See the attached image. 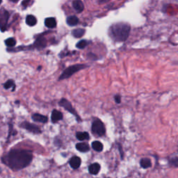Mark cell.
I'll return each mask as SVG.
<instances>
[{
  "instance_id": "cell-1",
  "label": "cell",
  "mask_w": 178,
  "mask_h": 178,
  "mask_svg": "<svg viewBox=\"0 0 178 178\" xmlns=\"http://www.w3.org/2000/svg\"><path fill=\"white\" fill-rule=\"evenodd\" d=\"M32 153L26 150H13L7 157V164L13 170H20L27 167L32 160Z\"/></svg>"
},
{
  "instance_id": "cell-2",
  "label": "cell",
  "mask_w": 178,
  "mask_h": 178,
  "mask_svg": "<svg viewBox=\"0 0 178 178\" xmlns=\"http://www.w3.org/2000/svg\"><path fill=\"white\" fill-rule=\"evenodd\" d=\"M131 27L129 24L118 23L111 25L109 28V33L114 41L124 42L130 35Z\"/></svg>"
},
{
  "instance_id": "cell-3",
  "label": "cell",
  "mask_w": 178,
  "mask_h": 178,
  "mask_svg": "<svg viewBox=\"0 0 178 178\" xmlns=\"http://www.w3.org/2000/svg\"><path fill=\"white\" fill-rule=\"evenodd\" d=\"M88 67V65H86L85 64H76L74 65H71V66L67 68L63 73H61L58 78V80H64L65 79H68V78L70 77L71 76H73L74 74H75L77 72H79L80 70H82L83 69H85Z\"/></svg>"
},
{
  "instance_id": "cell-4",
  "label": "cell",
  "mask_w": 178,
  "mask_h": 178,
  "mask_svg": "<svg viewBox=\"0 0 178 178\" xmlns=\"http://www.w3.org/2000/svg\"><path fill=\"white\" fill-rule=\"evenodd\" d=\"M92 132L96 136H104L106 132L104 125L99 119H95L92 125Z\"/></svg>"
},
{
  "instance_id": "cell-5",
  "label": "cell",
  "mask_w": 178,
  "mask_h": 178,
  "mask_svg": "<svg viewBox=\"0 0 178 178\" xmlns=\"http://www.w3.org/2000/svg\"><path fill=\"white\" fill-rule=\"evenodd\" d=\"M58 104H59V105L61 106V107H64L65 109V110H67L68 111H69L70 113H71L72 114H73L74 115H75L77 119L80 120V118L79 116V115H78L77 113L76 112L75 109L73 108V107L71 104V103L69 101H68V99H65V98L61 99V100H60V102H59Z\"/></svg>"
},
{
  "instance_id": "cell-6",
  "label": "cell",
  "mask_w": 178,
  "mask_h": 178,
  "mask_svg": "<svg viewBox=\"0 0 178 178\" xmlns=\"http://www.w3.org/2000/svg\"><path fill=\"white\" fill-rule=\"evenodd\" d=\"M8 18L9 14L7 11L2 10L0 11V29H2V32H4L6 30Z\"/></svg>"
},
{
  "instance_id": "cell-7",
  "label": "cell",
  "mask_w": 178,
  "mask_h": 178,
  "mask_svg": "<svg viewBox=\"0 0 178 178\" xmlns=\"http://www.w3.org/2000/svg\"><path fill=\"white\" fill-rule=\"evenodd\" d=\"M22 127L24 128V129L27 130L28 131H29L35 134H39L41 132V131H40V128L38 126L36 125L27 123V122H24V123L22 124Z\"/></svg>"
},
{
  "instance_id": "cell-8",
  "label": "cell",
  "mask_w": 178,
  "mask_h": 178,
  "mask_svg": "<svg viewBox=\"0 0 178 178\" xmlns=\"http://www.w3.org/2000/svg\"><path fill=\"white\" fill-rule=\"evenodd\" d=\"M47 45V41L45 38H43V36L38 37L37 40L34 43V44L32 45L33 48H36L38 49H40L45 48Z\"/></svg>"
},
{
  "instance_id": "cell-9",
  "label": "cell",
  "mask_w": 178,
  "mask_h": 178,
  "mask_svg": "<svg viewBox=\"0 0 178 178\" xmlns=\"http://www.w3.org/2000/svg\"><path fill=\"white\" fill-rule=\"evenodd\" d=\"M62 119H63V114H62L61 111L56 110V109L52 111L51 120L53 123H57V122L61 120Z\"/></svg>"
},
{
  "instance_id": "cell-10",
  "label": "cell",
  "mask_w": 178,
  "mask_h": 178,
  "mask_svg": "<svg viewBox=\"0 0 178 178\" xmlns=\"http://www.w3.org/2000/svg\"><path fill=\"white\" fill-rule=\"evenodd\" d=\"M82 163V161H81V159L78 157H72L70 161L69 164L70 165V166L73 168V169H77V168H79Z\"/></svg>"
},
{
  "instance_id": "cell-11",
  "label": "cell",
  "mask_w": 178,
  "mask_h": 178,
  "mask_svg": "<svg viewBox=\"0 0 178 178\" xmlns=\"http://www.w3.org/2000/svg\"><path fill=\"white\" fill-rule=\"evenodd\" d=\"M73 8L77 13H82L84 9V5L81 0H74L73 2Z\"/></svg>"
},
{
  "instance_id": "cell-12",
  "label": "cell",
  "mask_w": 178,
  "mask_h": 178,
  "mask_svg": "<svg viewBox=\"0 0 178 178\" xmlns=\"http://www.w3.org/2000/svg\"><path fill=\"white\" fill-rule=\"evenodd\" d=\"M32 119L36 122H39V123H46L48 121V118L45 115H43L41 114H35L32 115Z\"/></svg>"
},
{
  "instance_id": "cell-13",
  "label": "cell",
  "mask_w": 178,
  "mask_h": 178,
  "mask_svg": "<svg viewBox=\"0 0 178 178\" xmlns=\"http://www.w3.org/2000/svg\"><path fill=\"white\" fill-rule=\"evenodd\" d=\"M45 24L49 29H54L57 27V21L54 18H48L45 20Z\"/></svg>"
},
{
  "instance_id": "cell-14",
  "label": "cell",
  "mask_w": 178,
  "mask_h": 178,
  "mask_svg": "<svg viewBox=\"0 0 178 178\" xmlns=\"http://www.w3.org/2000/svg\"><path fill=\"white\" fill-rule=\"evenodd\" d=\"M89 170L90 174L97 175L99 173V171L100 170V165H99L98 163L93 164L89 166Z\"/></svg>"
},
{
  "instance_id": "cell-15",
  "label": "cell",
  "mask_w": 178,
  "mask_h": 178,
  "mask_svg": "<svg viewBox=\"0 0 178 178\" xmlns=\"http://www.w3.org/2000/svg\"><path fill=\"white\" fill-rule=\"evenodd\" d=\"M76 148L79 152H86L89 151V150H90L89 145L86 143H77V144L76 145Z\"/></svg>"
},
{
  "instance_id": "cell-16",
  "label": "cell",
  "mask_w": 178,
  "mask_h": 178,
  "mask_svg": "<svg viewBox=\"0 0 178 178\" xmlns=\"http://www.w3.org/2000/svg\"><path fill=\"white\" fill-rule=\"evenodd\" d=\"M78 23H79V19L74 15H72V16H69L67 18V24L70 27L75 26Z\"/></svg>"
},
{
  "instance_id": "cell-17",
  "label": "cell",
  "mask_w": 178,
  "mask_h": 178,
  "mask_svg": "<svg viewBox=\"0 0 178 178\" xmlns=\"http://www.w3.org/2000/svg\"><path fill=\"white\" fill-rule=\"evenodd\" d=\"M26 23L30 27H33L36 25L37 23V19L35 16L32 15H29L26 18Z\"/></svg>"
},
{
  "instance_id": "cell-18",
  "label": "cell",
  "mask_w": 178,
  "mask_h": 178,
  "mask_svg": "<svg viewBox=\"0 0 178 178\" xmlns=\"http://www.w3.org/2000/svg\"><path fill=\"white\" fill-rule=\"evenodd\" d=\"M140 166L143 168H148L152 165L151 160L148 158H143L140 161Z\"/></svg>"
},
{
  "instance_id": "cell-19",
  "label": "cell",
  "mask_w": 178,
  "mask_h": 178,
  "mask_svg": "<svg viewBox=\"0 0 178 178\" xmlns=\"http://www.w3.org/2000/svg\"><path fill=\"white\" fill-rule=\"evenodd\" d=\"M84 33H85V29H74L73 31V32H72L73 36L76 38H81V37H82Z\"/></svg>"
},
{
  "instance_id": "cell-20",
  "label": "cell",
  "mask_w": 178,
  "mask_h": 178,
  "mask_svg": "<svg viewBox=\"0 0 178 178\" xmlns=\"http://www.w3.org/2000/svg\"><path fill=\"white\" fill-rule=\"evenodd\" d=\"M92 148L97 152H101L103 150V145L102 143L96 140V141L92 143Z\"/></svg>"
},
{
  "instance_id": "cell-21",
  "label": "cell",
  "mask_w": 178,
  "mask_h": 178,
  "mask_svg": "<svg viewBox=\"0 0 178 178\" xmlns=\"http://www.w3.org/2000/svg\"><path fill=\"white\" fill-rule=\"evenodd\" d=\"M76 136L77 139L79 140H86L89 138V134L88 132H77L76 134Z\"/></svg>"
},
{
  "instance_id": "cell-22",
  "label": "cell",
  "mask_w": 178,
  "mask_h": 178,
  "mask_svg": "<svg viewBox=\"0 0 178 178\" xmlns=\"http://www.w3.org/2000/svg\"><path fill=\"white\" fill-rule=\"evenodd\" d=\"M89 44V42L87 41V40H81V41H79V43H77V44L76 45V47L78 48V49H84V48H85Z\"/></svg>"
},
{
  "instance_id": "cell-23",
  "label": "cell",
  "mask_w": 178,
  "mask_h": 178,
  "mask_svg": "<svg viewBox=\"0 0 178 178\" xmlns=\"http://www.w3.org/2000/svg\"><path fill=\"white\" fill-rule=\"evenodd\" d=\"M5 43L9 48H12V47H14L15 44H16V41H15V40L13 38H9L6 40Z\"/></svg>"
},
{
  "instance_id": "cell-24",
  "label": "cell",
  "mask_w": 178,
  "mask_h": 178,
  "mask_svg": "<svg viewBox=\"0 0 178 178\" xmlns=\"http://www.w3.org/2000/svg\"><path fill=\"white\" fill-rule=\"evenodd\" d=\"M4 86L6 89H11V88H12V87H13V89H15V84H14L13 80L7 81V82L4 84Z\"/></svg>"
},
{
  "instance_id": "cell-25",
  "label": "cell",
  "mask_w": 178,
  "mask_h": 178,
  "mask_svg": "<svg viewBox=\"0 0 178 178\" xmlns=\"http://www.w3.org/2000/svg\"><path fill=\"white\" fill-rule=\"evenodd\" d=\"M177 157H175V158H173L172 159H170V164L171 165H173V166H175V167H177Z\"/></svg>"
},
{
  "instance_id": "cell-26",
  "label": "cell",
  "mask_w": 178,
  "mask_h": 178,
  "mask_svg": "<svg viewBox=\"0 0 178 178\" xmlns=\"http://www.w3.org/2000/svg\"><path fill=\"white\" fill-rule=\"evenodd\" d=\"M114 99H115V102L118 103V104H120V102H121V98H120V95H115Z\"/></svg>"
},
{
  "instance_id": "cell-27",
  "label": "cell",
  "mask_w": 178,
  "mask_h": 178,
  "mask_svg": "<svg viewBox=\"0 0 178 178\" xmlns=\"http://www.w3.org/2000/svg\"><path fill=\"white\" fill-rule=\"evenodd\" d=\"M32 1V0H24V1L23 2V7H27V6H28V4H29L30 3V2Z\"/></svg>"
},
{
  "instance_id": "cell-28",
  "label": "cell",
  "mask_w": 178,
  "mask_h": 178,
  "mask_svg": "<svg viewBox=\"0 0 178 178\" xmlns=\"http://www.w3.org/2000/svg\"><path fill=\"white\" fill-rule=\"evenodd\" d=\"M108 0H98V2L100 3V4H103V3L107 2Z\"/></svg>"
},
{
  "instance_id": "cell-29",
  "label": "cell",
  "mask_w": 178,
  "mask_h": 178,
  "mask_svg": "<svg viewBox=\"0 0 178 178\" xmlns=\"http://www.w3.org/2000/svg\"><path fill=\"white\" fill-rule=\"evenodd\" d=\"M11 2H14V3H16V2H18V1H19V0H10Z\"/></svg>"
},
{
  "instance_id": "cell-30",
  "label": "cell",
  "mask_w": 178,
  "mask_h": 178,
  "mask_svg": "<svg viewBox=\"0 0 178 178\" xmlns=\"http://www.w3.org/2000/svg\"><path fill=\"white\" fill-rule=\"evenodd\" d=\"M1 3H2V0H0V4H1Z\"/></svg>"
}]
</instances>
